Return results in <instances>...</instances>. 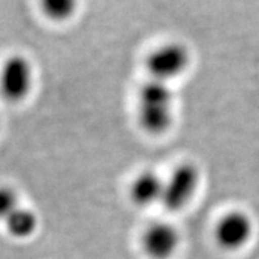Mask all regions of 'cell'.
I'll use <instances>...</instances> for the list:
<instances>
[{"label":"cell","mask_w":259,"mask_h":259,"mask_svg":"<svg viewBox=\"0 0 259 259\" xmlns=\"http://www.w3.org/2000/svg\"><path fill=\"white\" fill-rule=\"evenodd\" d=\"M174 92L170 84L149 80L138 92L137 117L146 133L164 135L174 124Z\"/></svg>","instance_id":"6da1fadb"},{"label":"cell","mask_w":259,"mask_h":259,"mask_svg":"<svg viewBox=\"0 0 259 259\" xmlns=\"http://www.w3.org/2000/svg\"><path fill=\"white\" fill-rule=\"evenodd\" d=\"M34 69L21 54H12L0 67V96L11 104L24 102L33 90Z\"/></svg>","instance_id":"7a4b0ae2"},{"label":"cell","mask_w":259,"mask_h":259,"mask_svg":"<svg viewBox=\"0 0 259 259\" xmlns=\"http://www.w3.org/2000/svg\"><path fill=\"white\" fill-rule=\"evenodd\" d=\"M190 63V50L183 44L167 42L158 46L149 54L146 69L151 80L170 84L187 71Z\"/></svg>","instance_id":"3957f363"},{"label":"cell","mask_w":259,"mask_h":259,"mask_svg":"<svg viewBox=\"0 0 259 259\" xmlns=\"http://www.w3.org/2000/svg\"><path fill=\"white\" fill-rule=\"evenodd\" d=\"M200 186V172L192 163L179 164L164 179L161 204L170 212L184 209L196 195Z\"/></svg>","instance_id":"277c9868"},{"label":"cell","mask_w":259,"mask_h":259,"mask_svg":"<svg viewBox=\"0 0 259 259\" xmlns=\"http://www.w3.org/2000/svg\"><path fill=\"white\" fill-rule=\"evenodd\" d=\"M254 225L249 214L242 210H230L217 221L214 240L221 249L237 251L247 245L253 237Z\"/></svg>","instance_id":"5b68a950"},{"label":"cell","mask_w":259,"mask_h":259,"mask_svg":"<svg viewBox=\"0 0 259 259\" xmlns=\"http://www.w3.org/2000/svg\"><path fill=\"white\" fill-rule=\"evenodd\" d=\"M182 237L172 224L158 221L151 224L142 234V250L150 259H171L181 246Z\"/></svg>","instance_id":"8992f818"},{"label":"cell","mask_w":259,"mask_h":259,"mask_svg":"<svg viewBox=\"0 0 259 259\" xmlns=\"http://www.w3.org/2000/svg\"><path fill=\"white\" fill-rule=\"evenodd\" d=\"M163 188L164 179L155 171H142L132 182L129 197L136 207L149 208L154 204H161Z\"/></svg>","instance_id":"52a82bcc"},{"label":"cell","mask_w":259,"mask_h":259,"mask_svg":"<svg viewBox=\"0 0 259 259\" xmlns=\"http://www.w3.org/2000/svg\"><path fill=\"white\" fill-rule=\"evenodd\" d=\"M7 233L17 240H25L36 233L38 229V217L36 212L29 208L19 207L6 221Z\"/></svg>","instance_id":"ba28073f"},{"label":"cell","mask_w":259,"mask_h":259,"mask_svg":"<svg viewBox=\"0 0 259 259\" xmlns=\"http://www.w3.org/2000/svg\"><path fill=\"white\" fill-rule=\"evenodd\" d=\"M41 8L48 19L63 23L75 16L79 0H41Z\"/></svg>","instance_id":"9c48e42d"},{"label":"cell","mask_w":259,"mask_h":259,"mask_svg":"<svg viewBox=\"0 0 259 259\" xmlns=\"http://www.w3.org/2000/svg\"><path fill=\"white\" fill-rule=\"evenodd\" d=\"M19 207L21 203L17 191L10 186H0V221L4 223Z\"/></svg>","instance_id":"30bf717a"},{"label":"cell","mask_w":259,"mask_h":259,"mask_svg":"<svg viewBox=\"0 0 259 259\" xmlns=\"http://www.w3.org/2000/svg\"><path fill=\"white\" fill-rule=\"evenodd\" d=\"M0 126H2V120H0Z\"/></svg>","instance_id":"8fae6325"}]
</instances>
